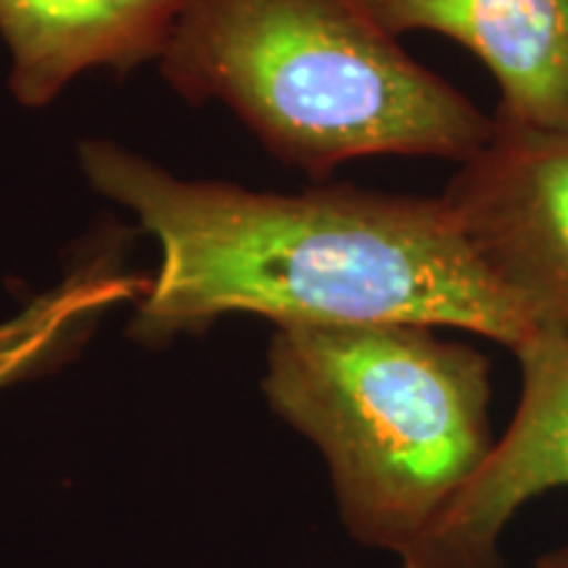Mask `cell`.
<instances>
[{
	"label": "cell",
	"mask_w": 568,
	"mask_h": 568,
	"mask_svg": "<svg viewBox=\"0 0 568 568\" xmlns=\"http://www.w3.org/2000/svg\"><path fill=\"white\" fill-rule=\"evenodd\" d=\"M82 172L159 243V272L130 337L166 345L234 314L276 326L424 324L487 337L510 353L535 326L466 245L443 195L351 184L255 193L180 180L111 140H84Z\"/></svg>",
	"instance_id": "obj_1"
},
{
	"label": "cell",
	"mask_w": 568,
	"mask_h": 568,
	"mask_svg": "<svg viewBox=\"0 0 568 568\" xmlns=\"http://www.w3.org/2000/svg\"><path fill=\"white\" fill-rule=\"evenodd\" d=\"M159 61L184 101L224 103L314 180L374 155L464 163L495 132L355 0H187Z\"/></svg>",
	"instance_id": "obj_2"
},
{
	"label": "cell",
	"mask_w": 568,
	"mask_h": 568,
	"mask_svg": "<svg viewBox=\"0 0 568 568\" xmlns=\"http://www.w3.org/2000/svg\"><path fill=\"white\" fill-rule=\"evenodd\" d=\"M261 389L329 474L355 545L403 560L495 447L493 364L424 324L276 326Z\"/></svg>",
	"instance_id": "obj_3"
},
{
	"label": "cell",
	"mask_w": 568,
	"mask_h": 568,
	"mask_svg": "<svg viewBox=\"0 0 568 568\" xmlns=\"http://www.w3.org/2000/svg\"><path fill=\"white\" fill-rule=\"evenodd\" d=\"M443 201L535 332L568 329V132L495 122L493 138L458 163Z\"/></svg>",
	"instance_id": "obj_4"
},
{
	"label": "cell",
	"mask_w": 568,
	"mask_h": 568,
	"mask_svg": "<svg viewBox=\"0 0 568 568\" xmlns=\"http://www.w3.org/2000/svg\"><path fill=\"white\" fill-rule=\"evenodd\" d=\"M514 355L521 389L506 435L400 568H506L518 510L568 487V329H539Z\"/></svg>",
	"instance_id": "obj_5"
},
{
	"label": "cell",
	"mask_w": 568,
	"mask_h": 568,
	"mask_svg": "<svg viewBox=\"0 0 568 568\" xmlns=\"http://www.w3.org/2000/svg\"><path fill=\"white\" fill-rule=\"evenodd\" d=\"M389 38L458 42L497 84L495 122L568 132V0H355Z\"/></svg>",
	"instance_id": "obj_6"
},
{
	"label": "cell",
	"mask_w": 568,
	"mask_h": 568,
	"mask_svg": "<svg viewBox=\"0 0 568 568\" xmlns=\"http://www.w3.org/2000/svg\"><path fill=\"white\" fill-rule=\"evenodd\" d=\"M187 0H0L11 92L48 105L82 71H130L161 59Z\"/></svg>",
	"instance_id": "obj_7"
},
{
	"label": "cell",
	"mask_w": 568,
	"mask_h": 568,
	"mask_svg": "<svg viewBox=\"0 0 568 568\" xmlns=\"http://www.w3.org/2000/svg\"><path fill=\"white\" fill-rule=\"evenodd\" d=\"M151 276L124 268L122 245L101 243L71 272L0 322V393L59 372L113 305L140 301Z\"/></svg>",
	"instance_id": "obj_8"
},
{
	"label": "cell",
	"mask_w": 568,
	"mask_h": 568,
	"mask_svg": "<svg viewBox=\"0 0 568 568\" xmlns=\"http://www.w3.org/2000/svg\"><path fill=\"white\" fill-rule=\"evenodd\" d=\"M535 568H568V545L542 552V556L537 558Z\"/></svg>",
	"instance_id": "obj_9"
}]
</instances>
